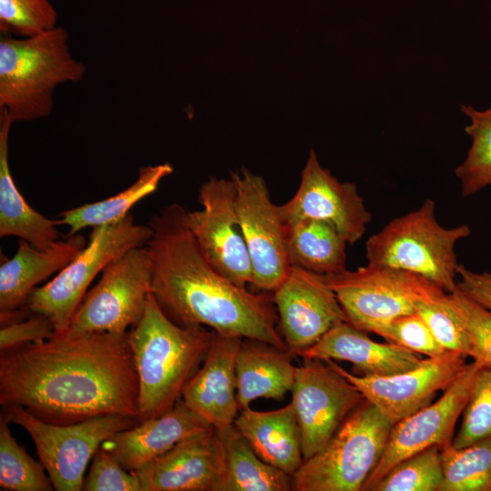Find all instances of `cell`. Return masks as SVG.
Instances as JSON below:
<instances>
[{"mask_svg":"<svg viewBox=\"0 0 491 491\" xmlns=\"http://www.w3.org/2000/svg\"><path fill=\"white\" fill-rule=\"evenodd\" d=\"M214 331L170 320L150 294L143 317L129 330L138 376V421L158 417L181 398L182 389L204 360Z\"/></svg>","mask_w":491,"mask_h":491,"instance_id":"3957f363","label":"cell"},{"mask_svg":"<svg viewBox=\"0 0 491 491\" xmlns=\"http://www.w3.org/2000/svg\"><path fill=\"white\" fill-rule=\"evenodd\" d=\"M460 109L470 119L465 132L471 145L455 174L460 182L462 195L467 197L491 185V105L483 111L468 105H462Z\"/></svg>","mask_w":491,"mask_h":491,"instance_id":"f546056e","label":"cell"},{"mask_svg":"<svg viewBox=\"0 0 491 491\" xmlns=\"http://www.w3.org/2000/svg\"><path fill=\"white\" fill-rule=\"evenodd\" d=\"M187 209L177 203L154 215L145 248L153 276L151 293L181 326H208L215 333L287 349L270 292L256 294L220 275L207 261L188 225Z\"/></svg>","mask_w":491,"mask_h":491,"instance_id":"7a4b0ae2","label":"cell"},{"mask_svg":"<svg viewBox=\"0 0 491 491\" xmlns=\"http://www.w3.org/2000/svg\"><path fill=\"white\" fill-rule=\"evenodd\" d=\"M394 424L365 400L327 444L292 476L295 491H362L381 459Z\"/></svg>","mask_w":491,"mask_h":491,"instance_id":"8992f818","label":"cell"},{"mask_svg":"<svg viewBox=\"0 0 491 491\" xmlns=\"http://www.w3.org/2000/svg\"><path fill=\"white\" fill-rule=\"evenodd\" d=\"M57 13L50 0H0L4 35L31 37L55 28Z\"/></svg>","mask_w":491,"mask_h":491,"instance_id":"836d02e7","label":"cell"},{"mask_svg":"<svg viewBox=\"0 0 491 491\" xmlns=\"http://www.w3.org/2000/svg\"><path fill=\"white\" fill-rule=\"evenodd\" d=\"M233 425L262 460L283 472L293 476L304 462L292 401L271 411L241 409Z\"/></svg>","mask_w":491,"mask_h":491,"instance_id":"603a6c76","label":"cell"},{"mask_svg":"<svg viewBox=\"0 0 491 491\" xmlns=\"http://www.w3.org/2000/svg\"><path fill=\"white\" fill-rule=\"evenodd\" d=\"M319 359H304L291 389L304 460L321 450L366 399L345 376Z\"/></svg>","mask_w":491,"mask_h":491,"instance_id":"7c38bea8","label":"cell"},{"mask_svg":"<svg viewBox=\"0 0 491 491\" xmlns=\"http://www.w3.org/2000/svg\"><path fill=\"white\" fill-rule=\"evenodd\" d=\"M135 473L143 491H220L222 456L214 428L180 441Z\"/></svg>","mask_w":491,"mask_h":491,"instance_id":"ac0fdd59","label":"cell"},{"mask_svg":"<svg viewBox=\"0 0 491 491\" xmlns=\"http://www.w3.org/2000/svg\"><path fill=\"white\" fill-rule=\"evenodd\" d=\"M483 366L476 361L434 403L396 423L389 434L380 461L365 482L362 491H370L395 465L432 446L451 444L456 421L468 401Z\"/></svg>","mask_w":491,"mask_h":491,"instance_id":"5bb4252c","label":"cell"},{"mask_svg":"<svg viewBox=\"0 0 491 491\" xmlns=\"http://www.w3.org/2000/svg\"><path fill=\"white\" fill-rule=\"evenodd\" d=\"M222 456L220 491H290L292 476L266 463L234 425L214 429Z\"/></svg>","mask_w":491,"mask_h":491,"instance_id":"484cf974","label":"cell"},{"mask_svg":"<svg viewBox=\"0 0 491 491\" xmlns=\"http://www.w3.org/2000/svg\"><path fill=\"white\" fill-rule=\"evenodd\" d=\"M235 185V208L248 251L252 282L256 287L274 292L291 267L286 248V226L265 180L246 168L231 172Z\"/></svg>","mask_w":491,"mask_h":491,"instance_id":"8fae6325","label":"cell"},{"mask_svg":"<svg viewBox=\"0 0 491 491\" xmlns=\"http://www.w3.org/2000/svg\"><path fill=\"white\" fill-rule=\"evenodd\" d=\"M212 428L180 398L167 413L115 433L101 446L125 469L135 472L180 441Z\"/></svg>","mask_w":491,"mask_h":491,"instance_id":"44dd1931","label":"cell"},{"mask_svg":"<svg viewBox=\"0 0 491 491\" xmlns=\"http://www.w3.org/2000/svg\"><path fill=\"white\" fill-rule=\"evenodd\" d=\"M82 490L143 491V488L135 472L125 469L107 450L100 446L92 458Z\"/></svg>","mask_w":491,"mask_h":491,"instance_id":"74e56055","label":"cell"},{"mask_svg":"<svg viewBox=\"0 0 491 491\" xmlns=\"http://www.w3.org/2000/svg\"><path fill=\"white\" fill-rule=\"evenodd\" d=\"M55 332V325L48 316L34 313L25 319L1 326L0 351L42 343L51 338Z\"/></svg>","mask_w":491,"mask_h":491,"instance_id":"f35d334b","label":"cell"},{"mask_svg":"<svg viewBox=\"0 0 491 491\" xmlns=\"http://www.w3.org/2000/svg\"><path fill=\"white\" fill-rule=\"evenodd\" d=\"M68 37L61 26L31 37H1L0 109L14 123L49 116L56 88L84 77L85 65L73 56Z\"/></svg>","mask_w":491,"mask_h":491,"instance_id":"277c9868","label":"cell"},{"mask_svg":"<svg viewBox=\"0 0 491 491\" xmlns=\"http://www.w3.org/2000/svg\"><path fill=\"white\" fill-rule=\"evenodd\" d=\"M152 234L151 227L135 223L131 213L92 228L85 247L51 281L35 287L26 306L32 313L48 316L56 332L67 329L95 277L128 250L145 246Z\"/></svg>","mask_w":491,"mask_h":491,"instance_id":"52a82bcc","label":"cell"},{"mask_svg":"<svg viewBox=\"0 0 491 491\" xmlns=\"http://www.w3.org/2000/svg\"><path fill=\"white\" fill-rule=\"evenodd\" d=\"M2 414L29 434L57 491L82 490L86 466L103 442L139 423L135 417L111 415L68 425L53 424L21 406L4 408Z\"/></svg>","mask_w":491,"mask_h":491,"instance_id":"ba28073f","label":"cell"},{"mask_svg":"<svg viewBox=\"0 0 491 491\" xmlns=\"http://www.w3.org/2000/svg\"><path fill=\"white\" fill-rule=\"evenodd\" d=\"M440 452L436 445L403 459L370 491H438L443 481Z\"/></svg>","mask_w":491,"mask_h":491,"instance_id":"1f68e13d","label":"cell"},{"mask_svg":"<svg viewBox=\"0 0 491 491\" xmlns=\"http://www.w3.org/2000/svg\"><path fill=\"white\" fill-rule=\"evenodd\" d=\"M86 245L80 234L57 240L46 249L19 239L14 256L0 266V312L25 306L36 285L65 268Z\"/></svg>","mask_w":491,"mask_h":491,"instance_id":"7402d4cb","label":"cell"},{"mask_svg":"<svg viewBox=\"0 0 491 491\" xmlns=\"http://www.w3.org/2000/svg\"><path fill=\"white\" fill-rule=\"evenodd\" d=\"M335 292L346 322L366 332L415 312V301L439 287L418 275L369 264L322 276ZM441 288V287H440Z\"/></svg>","mask_w":491,"mask_h":491,"instance_id":"9c48e42d","label":"cell"},{"mask_svg":"<svg viewBox=\"0 0 491 491\" xmlns=\"http://www.w3.org/2000/svg\"><path fill=\"white\" fill-rule=\"evenodd\" d=\"M443 481L438 491H491V437L463 448H441Z\"/></svg>","mask_w":491,"mask_h":491,"instance_id":"f1b7e54d","label":"cell"},{"mask_svg":"<svg viewBox=\"0 0 491 491\" xmlns=\"http://www.w3.org/2000/svg\"><path fill=\"white\" fill-rule=\"evenodd\" d=\"M491 437V368L483 367L475 381L452 446L463 448Z\"/></svg>","mask_w":491,"mask_h":491,"instance_id":"e575fe53","label":"cell"},{"mask_svg":"<svg viewBox=\"0 0 491 491\" xmlns=\"http://www.w3.org/2000/svg\"><path fill=\"white\" fill-rule=\"evenodd\" d=\"M235 194L231 177H210L199 189L202 209L187 210L186 219L210 265L232 283L246 287L252 282V267L235 213Z\"/></svg>","mask_w":491,"mask_h":491,"instance_id":"4fadbf2b","label":"cell"},{"mask_svg":"<svg viewBox=\"0 0 491 491\" xmlns=\"http://www.w3.org/2000/svg\"><path fill=\"white\" fill-rule=\"evenodd\" d=\"M13 123L8 114L0 109V236H16L46 249L59 240L60 223L31 207L14 182L8 161Z\"/></svg>","mask_w":491,"mask_h":491,"instance_id":"d4e9b609","label":"cell"},{"mask_svg":"<svg viewBox=\"0 0 491 491\" xmlns=\"http://www.w3.org/2000/svg\"><path fill=\"white\" fill-rule=\"evenodd\" d=\"M286 248L291 266L326 276L346 269V240L325 220L303 219L286 226Z\"/></svg>","mask_w":491,"mask_h":491,"instance_id":"4316f807","label":"cell"},{"mask_svg":"<svg viewBox=\"0 0 491 491\" xmlns=\"http://www.w3.org/2000/svg\"><path fill=\"white\" fill-rule=\"evenodd\" d=\"M373 333L427 357H436L447 352L416 312L398 316L378 326Z\"/></svg>","mask_w":491,"mask_h":491,"instance_id":"8d00e7d4","label":"cell"},{"mask_svg":"<svg viewBox=\"0 0 491 491\" xmlns=\"http://www.w3.org/2000/svg\"><path fill=\"white\" fill-rule=\"evenodd\" d=\"M349 380L394 425L432 403L438 391L446 390L465 371L466 356L453 351L424 358L409 371L386 376H360L332 359L323 360Z\"/></svg>","mask_w":491,"mask_h":491,"instance_id":"9a60e30c","label":"cell"},{"mask_svg":"<svg viewBox=\"0 0 491 491\" xmlns=\"http://www.w3.org/2000/svg\"><path fill=\"white\" fill-rule=\"evenodd\" d=\"M282 336L296 356L334 326L346 321L335 292L322 276L291 266L273 292Z\"/></svg>","mask_w":491,"mask_h":491,"instance_id":"e0dca14e","label":"cell"},{"mask_svg":"<svg viewBox=\"0 0 491 491\" xmlns=\"http://www.w3.org/2000/svg\"><path fill=\"white\" fill-rule=\"evenodd\" d=\"M448 296L468 336L470 356L483 367L491 368V310L463 294L457 286Z\"/></svg>","mask_w":491,"mask_h":491,"instance_id":"d590c367","label":"cell"},{"mask_svg":"<svg viewBox=\"0 0 491 491\" xmlns=\"http://www.w3.org/2000/svg\"><path fill=\"white\" fill-rule=\"evenodd\" d=\"M292 350L243 338L235 361L236 398L246 409L257 398L282 400L291 391L296 367Z\"/></svg>","mask_w":491,"mask_h":491,"instance_id":"cb8c5ba5","label":"cell"},{"mask_svg":"<svg viewBox=\"0 0 491 491\" xmlns=\"http://www.w3.org/2000/svg\"><path fill=\"white\" fill-rule=\"evenodd\" d=\"M471 234L467 225L442 226L436 202L426 199L417 209L397 216L366 242L367 263L407 271L436 284L446 293L456 287V244Z\"/></svg>","mask_w":491,"mask_h":491,"instance_id":"5b68a950","label":"cell"},{"mask_svg":"<svg viewBox=\"0 0 491 491\" xmlns=\"http://www.w3.org/2000/svg\"><path fill=\"white\" fill-rule=\"evenodd\" d=\"M243 338L214 331L203 366L185 384L181 399L214 429L234 424L236 398L235 361Z\"/></svg>","mask_w":491,"mask_h":491,"instance_id":"d6986e66","label":"cell"},{"mask_svg":"<svg viewBox=\"0 0 491 491\" xmlns=\"http://www.w3.org/2000/svg\"><path fill=\"white\" fill-rule=\"evenodd\" d=\"M174 171L168 164L141 166L136 180L121 192L104 200L61 212L60 225L68 227L66 236L86 227H97L123 218L140 200L154 193L160 182Z\"/></svg>","mask_w":491,"mask_h":491,"instance_id":"83f0119b","label":"cell"},{"mask_svg":"<svg viewBox=\"0 0 491 491\" xmlns=\"http://www.w3.org/2000/svg\"><path fill=\"white\" fill-rule=\"evenodd\" d=\"M286 226L303 219H319L334 224L347 244L359 241L372 219L356 185L340 182L321 166L313 149L294 196L279 205Z\"/></svg>","mask_w":491,"mask_h":491,"instance_id":"2e32d148","label":"cell"},{"mask_svg":"<svg viewBox=\"0 0 491 491\" xmlns=\"http://www.w3.org/2000/svg\"><path fill=\"white\" fill-rule=\"evenodd\" d=\"M45 466L33 459L13 436L9 421L0 416V489L7 491H51L52 481Z\"/></svg>","mask_w":491,"mask_h":491,"instance_id":"4dcf8cb0","label":"cell"},{"mask_svg":"<svg viewBox=\"0 0 491 491\" xmlns=\"http://www.w3.org/2000/svg\"><path fill=\"white\" fill-rule=\"evenodd\" d=\"M153 268L145 248H133L102 271L74 314V333H127L144 316L152 288Z\"/></svg>","mask_w":491,"mask_h":491,"instance_id":"30bf717a","label":"cell"},{"mask_svg":"<svg viewBox=\"0 0 491 491\" xmlns=\"http://www.w3.org/2000/svg\"><path fill=\"white\" fill-rule=\"evenodd\" d=\"M138 391L128 332L65 329L42 343L0 351L2 407L21 406L48 423L137 418Z\"/></svg>","mask_w":491,"mask_h":491,"instance_id":"6da1fadb","label":"cell"},{"mask_svg":"<svg viewBox=\"0 0 491 491\" xmlns=\"http://www.w3.org/2000/svg\"><path fill=\"white\" fill-rule=\"evenodd\" d=\"M303 359H332L353 365L360 376H386L412 370L424 358L392 342L377 343L346 321L329 329L315 345L300 352Z\"/></svg>","mask_w":491,"mask_h":491,"instance_id":"ffe728a7","label":"cell"},{"mask_svg":"<svg viewBox=\"0 0 491 491\" xmlns=\"http://www.w3.org/2000/svg\"><path fill=\"white\" fill-rule=\"evenodd\" d=\"M457 288L466 296L491 310V272L477 273L458 265Z\"/></svg>","mask_w":491,"mask_h":491,"instance_id":"ab89813d","label":"cell"},{"mask_svg":"<svg viewBox=\"0 0 491 491\" xmlns=\"http://www.w3.org/2000/svg\"><path fill=\"white\" fill-rule=\"evenodd\" d=\"M414 309L426 323L438 343L447 351L470 356L466 331L449 298L440 287L417 298Z\"/></svg>","mask_w":491,"mask_h":491,"instance_id":"d6a6232c","label":"cell"}]
</instances>
